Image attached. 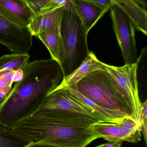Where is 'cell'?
Here are the masks:
<instances>
[{"label": "cell", "mask_w": 147, "mask_h": 147, "mask_svg": "<svg viewBox=\"0 0 147 147\" xmlns=\"http://www.w3.org/2000/svg\"><path fill=\"white\" fill-rule=\"evenodd\" d=\"M103 147H122L121 143H109L103 144Z\"/></svg>", "instance_id": "d4e9b609"}, {"label": "cell", "mask_w": 147, "mask_h": 147, "mask_svg": "<svg viewBox=\"0 0 147 147\" xmlns=\"http://www.w3.org/2000/svg\"><path fill=\"white\" fill-rule=\"evenodd\" d=\"M32 37L28 28L16 25L0 14V44L13 53L28 54L32 47Z\"/></svg>", "instance_id": "ba28073f"}, {"label": "cell", "mask_w": 147, "mask_h": 147, "mask_svg": "<svg viewBox=\"0 0 147 147\" xmlns=\"http://www.w3.org/2000/svg\"><path fill=\"white\" fill-rule=\"evenodd\" d=\"M97 70H105L103 62L97 58L92 51H90L88 56L80 67L68 76L64 78L61 85L57 87H67L76 85L82 78Z\"/></svg>", "instance_id": "4fadbf2b"}, {"label": "cell", "mask_w": 147, "mask_h": 147, "mask_svg": "<svg viewBox=\"0 0 147 147\" xmlns=\"http://www.w3.org/2000/svg\"><path fill=\"white\" fill-rule=\"evenodd\" d=\"M23 71L22 79L0 105V124L11 129L32 115L64 79L61 66L52 58L29 62Z\"/></svg>", "instance_id": "6da1fadb"}, {"label": "cell", "mask_w": 147, "mask_h": 147, "mask_svg": "<svg viewBox=\"0 0 147 147\" xmlns=\"http://www.w3.org/2000/svg\"><path fill=\"white\" fill-rule=\"evenodd\" d=\"M139 62L122 67L103 63L105 70L132 112L133 120L141 126L142 103L138 93L137 69Z\"/></svg>", "instance_id": "8992f818"}, {"label": "cell", "mask_w": 147, "mask_h": 147, "mask_svg": "<svg viewBox=\"0 0 147 147\" xmlns=\"http://www.w3.org/2000/svg\"><path fill=\"white\" fill-rule=\"evenodd\" d=\"M36 36L46 46L51 58L57 62L62 67L65 60V53L60 33L48 31L39 33Z\"/></svg>", "instance_id": "5bb4252c"}, {"label": "cell", "mask_w": 147, "mask_h": 147, "mask_svg": "<svg viewBox=\"0 0 147 147\" xmlns=\"http://www.w3.org/2000/svg\"><path fill=\"white\" fill-rule=\"evenodd\" d=\"M32 115L73 119L92 118L100 121L95 113L66 87H57L49 93Z\"/></svg>", "instance_id": "5b68a950"}, {"label": "cell", "mask_w": 147, "mask_h": 147, "mask_svg": "<svg viewBox=\"0 0 147 147\" xmlns=\"http://www.w3.org/2000/svg\"><path fill=\"white\" fill-rule=\"evenodd\" d=\"M120 122L98 121L92 124L90 129L99 138H102L110 143H121Z\"/></svg>", "instance_id": "9a60e30c"}, {"label": "cell", "mask_w": 147, "mask_h": 147, "mask_svg": "<svg viewBox=\"0 0 147 147\" xmlns=\"http://www.w3.org/2000/svg\"><path fill=\"white\" fill-rule=\"evenodd\" d=\"M29 144L14 135L12 129L0 124V147H26Z\"/></svg>", "instance_id": "ac0fdd59"}, {"label": "cell", "mask_w": 147, "mask_h": 147, "mask_svg": "<svg viewBox=\"0 0 147 147\" xmlns=\"http://www.w3.org/2000/svg\"><path fill=\"white\" fill-rule=\"evenodd\" d=\"M60 35L65 53L64 78L74 72L89 55L88 34L75 10L64 9Z\"/></svg>", "instance_id": "277c9868"}, {"label": "cell", "mask_w": 147, "mask_h": 147, "mask_svg": "<svg viewBox=\"0 0 147 147\" xmlns=\"http://www.w3.org/2000/svg\"><path fill=\"white\" fill-rule=\"evenodd\" d=\"M67 0H49L47 4L40 10L38 14L34 15H42L53 11L60 7H65L67 4Z\"/></svg>", "instance_id": "ffe728a7"}, {"label": "cell", "mask_w": 147, "mask_h": 147, "mask_svg": "<svg viewBox=\"0 0 147 147\" xmlns=\"http://www.w3.org/2000/svg\"><path fill=\"white\" fill-rule=\"evenodd\" d=\"M87 34L107 12L88 0H70Z\"/></svg>", "instance_id": "7c38bea8"}, {"label": "cell", "mask_w": 147, "mask_h": 147, "mask_svg": "<svg viewBox=\"0 0 147 147\" xmlns=\"http://www.w3.org/2000/svg\"><path fill=\"white\" fill-rule=\"evenodd\" d=\"M94 147H103V144H100V145H98V146H96Z\"/></svg>", "instance_id": "484cf974"}, {"label": "cell", "mask_w": 147, "mask_h": 147, "mask_svg": "<svg viewBox=\"0 0 147 147\" xmlns=\"http://www.w3.org/2000/svg\"><path fill=\"white\" fill-rule=\"evenodd\" d=\"M141 127L142 131L143 133L146 144L147 138V102L145 100L142 103V112H141Z\"/></svg>", "instance_id": "44dd1931"}, {"label": "cell", "mask_w": 147, "mask_h": 147, "mask_svg": "<svg viewBox=\"0 0 147 147\" xmlns=\"http://www.w3.org/2000/svg\"><path fill=\"white\" fill-rule=\"evenodd\" d=\"M13 133L30 143L45 142L58 147H85L98 136L89 127L38 115H31L12 128Z\"/></svg>", "instance_id": "7a4b0ae2"}, {"label": "cell", "mask_w": 147, "mask_h": 147, "mask_svg": "<svg viewBox=\"0 0 147 147\" xmlns=\"http://www.w3.org/2000/svg\"><path fill=\"white\" fill-rule=\"evenodd\" d=\"M0 14L23 28L28 27L34 15L25 0H0Z\"/></svg>", "instance_id": "9c48e42d"}, {"label": "cell", "mask_w": 147, "mask_h": 147, "mask_svg": "<svg viewBox=\"0 0 147 147\" xmlns=\"http://www.w3.org/2000/svg\"><path fill=\"white\" fill-rule=\"evenodd\" d=\"M130 20L135 29L147 35V2L138 0H113Z\"/></svg>", "instance_id": "30bf717a"}, {"label": "cell", "mask_w": 147, "mask_h": 147, "mask_svg": "<svg viewBox=\"0 0 147 147\" xmlns=\"http://www.w3.org/2000/svg\"><path fill=\"white\" fill-rule=\"evenodd\" d=\"M26 147H58L52 144L45 142L31 143L29 144Z\"/></svg>", "instance_id": "cb8c5ba5"}, {"label": "cell", "mask_w": 147, "mask_h": 147, "mask_svg": "<svg viewBox=\"0 0 147 147\" xmlns=\"http://www.w3.org/2000/svg\"><path fill=\"white\" fill-rule=\"evenodd\" d=\"M23 70H4L0 71V88L12 87L14 82H18L23 78Z\"/></svg>", "instance_id": "d6986e66"}, {"label": "cell", "mask_w": 147, "mask_h": 147, "mask_svg": "<svg viewBox=\"0 0 147 147\" xmlns=\"http://www.w3.org/2000/svg\"><path fill=\"white\" fill-rule=\"evenodd\" d=\"M29 54L12 53L0 57V71L4 70H24L29 63Z\"/></svg>", "instance_id": "2e32d148"}, {"label": "cell", "mask_w": 147, "mask_h": 147, "mask_svg": "<svg viewBox=\"0 0 147 147\" xmlns=\"http://www.w3.org/2000/svg\"><path fill=\"white\" fill-rule=\"evenodd\" d=\"M64 9L62 7L49 13L34 15L27 27L32 36L48 31L60 33Z\"/></svg>", "instance_id": "8fae6325"}, {"label": "cell", "mask_w": 147, "mask_h": 147, "mask_svg": "<svg viewBox=\"0 0 147 147\" xmlns=\"http://www.w3.org/2000/svg\"><path fill=\"white\" fill-rule=\"evenodd\" d=\"M48 1L49 0H25L26 4L34 15L38 14Z\"/></svg>", "instance_id": "7402d4cb"}, {"label": "cell", "mask_w": 147, "mask_h": 147, "mask_svg": "<svg viewBox=\"0 0 147 147\" xmlns=\"http://www.w3.org/2000/svg\"><path fill=\"white\" fill-rule=\"evenodd\" d=\"M91 3L99 7L100 8L105 11L107 12L110 10L111 7L113 5V0H88Z\"/></svg>", "instance_id": "603a6c76"}, {"label": "cell", "mask_w": 147, "mask_h": 147, "mask_svg": "<svg viewBox=\"0 0 147 147\" xmlns=\"http://www.w3.org/2000/svg\"><path fill=\"white\" fill-rule=\"evenodd\" d=\"M109 10L125 65L139 62L141 57L137 56L135 26L126 14L114 3Z\"/></svg>", "instance_id": "52a82bcc"}, {"label": "cell", "mask_w": 147, "mask_h": 147, "mask_svg": "<svg viewBox=\"0 0 147 147\" xmlns=\"http://www.w3.org/2000/svg\"><path fill=\"white\" fill-rule=\"evenodd\" d=\"M120 123L122 142L136 143L141 141L142 129L140 125L129 118L125 119Z\"/></svg>", "instance_id": "e0dca14e"}, {"label": "cell", "mask_w": 147, "mask_h": 147, "mask_svg": "<svg viewBox=\"0 0 147 147\" xmlns=\"http://www.w3.org/2000/svg\"><path fill=\"white\" fill-rule=\"evenodd\" d=\"M100 107L133 119L132 112L105 70L93 71L71 86Z\"/></svg>", "instance_id": "3957f363"}]
</instances>
